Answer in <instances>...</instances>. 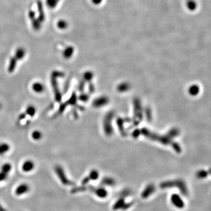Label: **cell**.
I'll list each match as a JSON object with an SVG mask.
<instances>
[{
	"label": "cell",
	"instance_id": "6da1fadb",
	"mask_svg": "<svg viewBox=\"0 0 211 211\" xmlns=\"http://www.w3.org/2000/svg\"><path fill=\"white\" fill-rule=\"evenodd\" d=\"M176 186L180 192L184 195L186 196L188 193V191L187 189V187L186 185L184 182L181 181H176L174 182H167V183H164L160 185L161 188L162 189H166V188H170L171 187Z\"/></svg>",
	"mask_w": 211,
	"mask_h": 211
},
{
	"label": "cell",
	"instance_id": "7a4b0ae2",
	"mask_svg": "<svg viewBox=\"0 0 211 211\" xmlns=\"http://www.w3.org/2000/svg\"><path fill=\"white\" fill-rule=\"evenodd\" d=\"M55 170L63 184L65 185H72L74 184L73 183H72L71 181L69 180L67 178L61 166H56L55 168Z\"/></svg>",
	"mask_w": 211,
	"mask_h": 211
},
{
	"label": "cell",
	"instance_id": "3957f363",
	"mask_svg": "<svg viewBox=\"0 0 211 211\" xmlns=\"http://www.w3.org/2000/svg\"><path fill=\"white\" fill-rule=\"evenodd\" d=\"M171 200L172 204L176 208L181 209L184 207V202L178 195L177 194L172 195L171 196Z\"/></svg>",
	"mask_w": 211,
	"mask_h": 211
},
{
	"label": "cell",
	"instance_id": "277c9868",
	"mask_svg": "<svg viewBox=\"0 0 211 211\" xmlns=\"http://www.w3.org/2000/svg\"><path fill=\"white\" fill-rule=\"evenodd\" d=\"M51 84L52 86L53 89V92L55 93V100L56 101L59 102L61 100V95L59 92V88L58 86V83H57V81L56 80V78L51 77Z\"/></svg>",
	"mask_w": 211,
	"mask_h": 211
},
{
	"label": "cell",
	"instance_id": "5b68a950",
	"mask_svg": "<svg viewBox=\"0 0 211 211\" xmlns=\"http://www.w3.org/2000/svg\"><path fill=\"white\" fill-rule=\"evenodd\" d=\"M156 191V188L152 184L148 185L143 191L141 194V196L143 198H147L149 195H152Z\"/></svg>",
	"mask_w": 211,
	"mask_h": 211
},
{
	"label": "cell",
	"instance_id": "8992f818",
	"mask_svg": "<svg viewBox=\"0 0 211 211\" xmlns=\"http://www.w3.org/2000/svg\"><path fill=\"white\" fill-rule=\"evenodd\" d=\"M30 189L29 186L26 184H22L19 185L15 190V194L17 195H21L26 193Z\"/></svg>",
	"mask_w": 211,
	"mask_h": 211
},
{
	"label": "cell",
	"instance_id": "52a82bcc",
	"mask_svg": "<svg viewBox=\"0 0 211 211\" xmlns=\"http://www.w3.org/2000/svg\"><path fill=\"white\" fill-rule=\"evenodd\" d=\"M34 167H35L34 162L31 160H28L22 164V169L23 171L28 172L33 170Z\"/></svg>",
	"mask_w": 211,
	"mask_h": 211
},
{
	"label": "cell",
	"instance_id": "ba28073f",
	"mask_svg": "<svg viewBox=\"0 0 211 211\" xmlns=\"http://www.w3.org/2000/svg\"><path fill=\"white\" fill-rule=\"evenodd\" d=\"M32 90L38 93H41L45 91V86L40 82H35L32 86Z\"/></svg>",
	"mask_w": 211,
	"mask_h": 211
},
{
	"label": "cell",
	"instance_id": "9c48e42d",
	"mask_svg": "<svg viewBox=\"0 0 211 211\" xmlns=\"http://www.w3.org/2000/svg\"><path fill=\"white\" fill-rule=\"evenodd\" d=\"M90 189L95 193L97 195L100 197V198H105L106 196H107V191H106L105 189L104 188H97V189H96V188H90Z\"/></svg>",
	"mask_w": 211,
	"mask_h": 211
},
{
	"label": "cell",
	"instance_id": "30bf717a",
	"mask_svg": "<svg viewBox=\"0 0 211 211\" xmlns=\"http://www.w3.org/2000/svg\"><path fill=\"white\" fill-rule=\"evenodd\" d=\"M17 60L14 56L10 59L8 68V71L9 73H12L15 71L17 66Z\"/></svg>",
	"mask_w": 211,
	"mask_h": 211
},
{
	"label": "cell",
	"instance_id": "8fae6325",
	"mask_svg": "<svg viewBox=\"0 0 211 211\" xmlns=\"http://www.w3.org/2000/svg\"><path fill=\"white\" fill-rule=\"evenodd\" d=\"M25 55V49L22 48H19L16 51L14 57L17 59V60H21L22 59L24 58Z\"/></svg>",
	"mask_w": 211,
	"mask_h": 211
},
{
	"label": "cell",
	"instance_id": "7c38bea8",
	"mask_svg": "<svg viewBox=\"0 0 211 211\" xmlns=\"http://www.w3.org/2000/svg\"><path fill=\"white\" fill-rule=\"evenodd\" d=\"M10 149V146L7 143H0V156H2L7 152Z\"/></svg>",
	"mask_w": 211,
	"mask_h": 211
},
{
	"label": "cell",
	"instance_id": "4fadbf2b",
	"mask_svg": "<svg viewBox=\"0 0 211 211\" xmlns=\"http://www.w3.org/2000/svg\"><path fill=\"white\" fill-rule=\"evenodd\" d=\"M124 204H125L124 199H123V198H121L114 203L113 208L114 210H118V209H122Z\"/></svg>",
	"mask_w": 211,
	"mask_h": 211
},
{
	"label": "cell",
	"instance_id": "5bb4252c",
	"mask_svg": "<svg viewBox=\"0 0 211 211\" xmlns=\"http://www.w3.org/2000/svg\"><path fill=\"white\" fill-rule=\"evenodd\" d=\"M36 111V108L34 106L29 105L26 107L25 113L31 117H33L35 116Z\"/></svg>",
	"mask_w": 211,
	"mask_h": 211
},
{
	"label": "cell",
	"instance_id": "9a60e30c",
	"mask_svg": "<svg viewBox=\"0 0 211 211\" xmlns=\"http://www.w3.org/2000/svg\"><path fill=\"white\" fill-rule=\"evenodd\" d=\"M31 136L34 140H39L41 139V138L42 137V134L41 133V132H39L38 130H35L32 132Z\"/></svg>",
	"mask_w": 211,
	"mask_h": 211
},
{
	"label": "cell",
	"instance_id": "2e32d148",
	"mask_svg": "<svg viewBox=\"0 0 211 211\" xmlns=\"http://www.w3.org/2000/svg\"><path fill=\"white\" fill-rule=\"evenodd\" d=\"M11 168H12V166L9 163H6V164H4L2 167H1V171H3V172H5L7 174H8L9 172L11 171Z\"/></svg>",
	"mask_w": 211,
	"mask_h": 211
},
{
	"label": "cell",
	"instance_id": "e0dca14e",
	"mask_svg": "<svg viewBox=\"0 0 211 211\" xmlns=\"http://www.w3.org/2000/svg\"><path fill=\"white\" fill-rule=\"evenodd\" d=\"M187 6H188V8L190 10H195L197 5H196V3L195 2V1H193V0H191V1H189L188 2H187Z\"/></svg>",
	"mask_w": 211,
	"mask_h": 211
},
{
	"label": "cell",
	"instance_id": "ac0fdd59",
	"mask_svg": "<svg viewBox=\"0 0 211 211\" xmlns=\"http://www.w3.org/2000/svg\"><path fill=\"white\" fill-rule=\"evenodd\" d=\"M208 176V174L207 172L204 171V170H201L200 171H199L197 174H196V176L199 178V179H203V178H205V177H206Z\"/></svg>",
	"mask_w": 211,
	"mask_h": 211
},
{
	"label": "cell",
	"instance_id": "d6986e66",
	"mask_svg": "<svg viewBox=\"0 0 211 211\" xmlns=\"http://www.w3.org/2000/svg\"><path fill=\"white\" fill-rule=\"evenodd\" d=\"M8 174L1 171V172H0V183L5 180L8 177Z\"/></svg>",
	"mask_w": 211,
	"mask_h": 211
},
{
	"label": "cell",
	"instance_id": "ffe728a7",
	"mask_svg": "<svg viewBox=\"0 0 211 211\" xmlns=\"http://www.w3.org/2000/svg\"><path fill=\"white\" fill-rule=\"evenodd\" d=\"M86 188H82V187H78V188H75L73 189H72L71 192L72 193H77L78 192H81V191H83L85 190H86Z\"/></svg>",
	"mask_w": 211,
	"mask_h": 211
},
{
	"label": "cell",
	"instance_id": "44dd1931",
	"mask_svg": "<svg viewBox=\"0 0 211 211\" xmlns=\"http://www.w3.org/2000/svg\"><path fill=\"white\" fill-rule=\"evenodd\" d=\"M58 26L59 28H65V26H66V24H65V22H64L63 21H61L58 22Z\"/></svg>",
	"mask_w": 211,
	"mask_h": 211
},
{
	"label": "cell",
	"instance_id": "7402d4cb",
	"mask_svg": "<svg viewBox=\"0 0 211 211\" xmlns=\"http://www.w3.org/2000/svg\"><path fill=\"white\" fill-rule=\"evenodd\" d=\"M26 113H22V114H20L19 116V118H18V120L20 121V120H22L23 119H24L26 117Z\"/></svg>",
	"mask_w": 211,
	"mask_h": 211
},
{
	"label": "cell",
	"instance_id": "603a6c76",
	"mask_svg": "<svg viewBox=\"0 0 211 211\" xmlns=\"http://www.w3.org/2000/svg\"><path fill=\"white\" fill-rule=\"evenodd\" d=\"M0 211H7L4 208L2 207V206L0 204Z\"/></svg>",
	"mask_w": 211,
	"mask_h": 211
},
{
	"label": "cell",
	"instance_id": "cb8c5ba5",
	"mask_svg": "<svg viewBox=\"0 0 211 211\" xmlns=\"http://www.w3.org/2000/svg\"><path fill=\"white\" fill-rule=\"evenodd\" d=\"M1 104L0 103V109H1Z\"/></svg>",
	"mask_w": 211,
	"mask_h": 211
},
{
	"label": "cell",
	"instance_id": "d4e9b609",
	"mask_svg": "<svg viewBox=\"0 0 211 211\" xmlns=\"http://www.w3.org/2000/svg\"><path fill=\"white\" fill-rule=\"evenodd\" d=\"M210 172H211V170H210Z\"/></svg>",
	"mask_w": 211,
	"mask_h": 211
}]
</instances>
